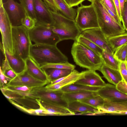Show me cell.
<instances>
[{
	"label": "cell",
	"instance_id": "obj_20",
	"mask_svg": "<svg viewBox=\"0 0 127 127\" xmlns=\"http://www.w3.org/2000/svg\"><path fill=\"white\" fill-rule=\"evenodd\" d=\"M3 54L10 67L17 75L21 74L26 71L25 60L10 54L6 50Z\"/></svg>",
	"mask_w": 127,
	"mask_h": 127
},
{
	"label": "cell",
	"instance_id": "obj_48",
	"mask_svg": "<svg viewBox=\"0 0 127 127\" xmlns=\"http://www.w3.org/2000/svg\"><path fill=\"white\" fill-rule=\"evenodd\" d=\"M88 0L90 1L92 3V2H94L95 0Z\"/></svg>",
	"mask_w": 127,
	"mask_h": 127
},
{
	"label": "cell",
	"instance_id": "obj_12",
	"mask_svg": "<svg viewBox=\"0 0 127 127\" xmlns=\"http://www.w3.org/2000/svg\"><path fill=\"white\" fill-rule=\"evenodd\" d=\"M36 25L52 26L54 20L50 10L42 0H34Z\"/></svg>",
	"mask_w": 127,
	"mask_h": 127
},
{
	"label": "cell",
	"instance_id": "obj_37",
	"mask_svg": "<svg viewBox=\"0 0 127 127\" xmlns=\"http://www.w3.org/2000/svg\"><path fill=\"white\" fill-rule=\"evenodd\" d=\"M35 20L27 15L22 20V25L24 26L29 30L33 28L36 25Z\"/></svg>",
	"mask_w": 127,
	"mask_h": 127
},
{
	"label": "cell",
	"instance_id": "obj_5",
	"mask_svg": "<svg viewBox=\"0 0 127 127\" xmlns=\"http://www.w3.org/2000/svg\"><path fill=\"white\" fill-rule=\"evenodd\" d=\"M29 31L23 25L12 28L13 55L25 60L30 57L32 45Z\"/></svg>",
	"mask_w": 127,
	"mask_h": 127
},
{
	"label": "cell",
	"instance_id": "obj_25",
	"mask_svg": "<svg viewBox=\"0 0 127 127\" xmlns=\"http://www.w3.org/2000/svg\"><path fill=\"white\" fill-rule=\"evenodd\" d=\"M42 69L45 72L50 83L58 79L67 75L73 70L69 69L55 68Z\"/></svg>",
	"mask_w": 127,
	"mask_h": 127
},
{
	"label": "cell",
	"instance_id": "obj_32",
	"mask_svg": "<svg viewBox=\"0 0 127 127\" xmlns=\"http://www.w3.org/2000/svg\"><path fill=\"white\" fill-rule=\"evenodd\" d=\"M104 101L103 98L98 95L95 96L79 101L98 109L103 106Z\"/></svg>",
	"mask_w": 127,
	"mask_h": 127
},
{
	"label": "cell",
	"instance_id": "obj_35",
	"mask_svg": "<svg viewBox=\"0 0 127 127\" xmlns=\"http://www.w3.org/2000/svg\"><path fill=\"white\" fill-rule=\"evenodd\" d=\"M0 67L3 73L12 79L18 75L10 67L7 59L5 57L4 59L3 60L2 66Z\"/></svg>",
	"mask_w": 127,
	"mask_h": 127
},
{
	"label": "cell",
	"instance_id": "obj_23",
	"mask_svg": "<svg viewBox=\"0 0 127 127\" xmlns=\"http://www.w3.org/2000/svg\"><path fill=\"white\" fill-rule=\"evenodd\" d=\"M97 95V92L83 91L64 93L62 97L68 103L74 101L81 100Z\"/></svg>",
	"mask_w": 127,
	"mask_h": 127
},
{
	"label": "cell",
	"instance_id": "obj_38",
	"mask_svg": "<svg viewBox=\"0 0 127 127\" xmlns=\"http://www.w3.org/2000/svg\"><path fill=\"white\" fill-rule=\"evenodd\" d=\"M6 87L8 89L20 92H31L33 88L26 86H7Z\"/></svg>",
	"mask_w": 127,
	"mask_h": 127
},
{
	"label": "cell",
	"instance_id": "obj_3",
	"mask_svg": "<svg viewBox=\"0 0 127 127\" xmlns=\"http://www.w3.org/2000/svg\"><path fill=\"white\" fill-rule=\"evenodd\" d=\"M50 11L54 20L53 24L51 26L52 30L61 41L68 39L76 40L81 32L75 20L67 17L60 12Z\"/></svg>",
	"mask_w": 127,
	"mask_h": 127
},
{
	"label": "cell",
	"instance_id": "obj_50",
	"mask_svg": "<svg viewBox=\"0 0 127 127\" xmlns=\"http://www.w3.org/2000/svg\"></svg>",
	"mask_w": 127,
	"mask_h": 127
},
{
	"label": "cell",
	"instance_id": "obj_45",
	"mask_svg": "<svg viewBox=\"0 0 127 127\" xmlns=\"http://www.w3.org/2000/svg\"><path fill=\"white\" fill-rule=\"evenodd\" d=\"M69 7L78 5L85 0H63Z\"/></svg>",
	"mask_w": 127,
	"mask_h": 127
},
{
	"label": "cell",
	"instance_id": "obj_40",
	"mask_svg": "<svg viewBox=\"0 0 127 127\" xmlns=\"http://www.w3.org/2000/svg\"><path fill=\"white\" fill-rule=\"evenodd\" d=\"M122 22L125 31L127 32V1L126 0L122 15Z\"/></svg>",
	"mask_w": 127,
	"mask_h": 127
},
{
	"label": "cell",
	"instance_id": "obj_28",
	"mask_svg": "<svg viewBox=\"0 0 127 127\" xmlns=\"http://www.w3.org/2000/svg\"><path fill=\"white\" fill-rule=\"evenodd\" d=\"M101 87L89 86L83 85L73 84L65 86L61 89L63 93L90 91L97 92Z\"/></svg>",
	"mask_w": 127,
	"mask_h": 127
},
{
	"label": "cell",
	"instance_id": "obj_24",
	"mask_svg": "<svg viewBox=\"0 0 127 127\" xmlns=\"http://www.w3.org/2000/svg\"><path fill=\"white\" fill-rule=\"evenodd\" d=\"M67 107L74 112H78L83 114L89 112H96L98 114L102 113L97 109L89 106L79 101H77L68 103Z\"/></svg>",
	"mask_w": 127,
	"mask_h": 127
},
{
	"label": "cell",
	"instance_id": "obj_11",
	"mask_svg": "<svg viewBox=\"0 0 127 127\" xmlns=\"http://www.w3.org/2000/svg\"><path fill=\"white\" fill-rule=\"evenodd\" d=\"M80 34L92 41L103 50L114 54L115 50L99 28L83 31L81 32Z\"/></svg>",
	"mask_w": 127,
	"mask_h": 127
},
{
	"label": "cell",
	"instance_id": "obj_43",
	"mask_svg": "<svg viewBox=\"0 0 127 127\" xmlns=\"http://www.w3.org/2000/svg\"><path fill=\"white\" fill-rule=\"evenodd\" d=\"M44 2L49 9L55 12H59L53 0H43Z\"/></svg>",
	"mask_w": 127,
	"mask_h": 127
},
{
	"label": "cell",
	"instance_id": "obj_22",
	"mask_svg": "<svg viewBox=\"0 0 127 127\" xmlns=\"http://www.w3.org/2000/svg\"><path fill=\"white\" fill-rule=\"evenodd\" d=\"M99 71L108 82L115 86L123 80L119 70L110 68L104 64Z\"/></svg>",
	"mask_w": 127,
	"mask_h": 127
},
{
	"label": "cell",
	"instance_id": "obj_1",
	"mask_svg": "<svg viewBox=\"0 0 127 127\" xmlns=\"http://www.w3.org/2000/svg\"><path fill=\"white\" fill-rule=\"evenodd\" d=\"M30 56L40 66L47 64L68 62L67 57L56 45L32 44L30 48Z\"/></svg>",
	"mask_w": 127,
	"mask_h": 127
},
{
	"label": "cell",
	"instance_id": "obj_27",
	"mask_svg": "<svg viewBox=\"0 0 127 127\" xmlns=\"http://www.w3.org/2000/svg\"><path fill=\"white\" fill-rule=\"evenodd\" d=\"M59 12L67 17L75 20L77 15V10L69 7L63 0H53Z\"/></svg>",
	"mask_w": 127,
	"mask_h": 127
},
{
	"label": "cell",
	"instance_id": "obj_31",
	"mask_svg": "<svg viewBox=\"0 0 127 127\" xmlns=\"http://www.w3.org/2000/svg\"><path fill=\"white\" fill-rule=\"evenodd\" d=\"M76 40L83 44L101 56L103 50L89 39L80 34Z\"/></svg>",
	"mask_w": 127,
	"mask_h": 127
},
{
	"label": "cell",
	"instance_id": "obj_52",
	"mask_svg": "<svg viewBox=\"0 0 127 127\" xmlns=\"http://www.w3.org/2000/svg\"></svg>",
	"mask_w": 127,
	"mask_h": 127
},
{
	"label": "cell",
	"instance_id": "obj_42",
	"mask_svg": "<svg viewBox=\"0 0 127 127\" xmlns=\"http://www.w3.org/2000/svg\"><path fill=\"white\" fill-rule=\"evenodd\" d=\"M100 0L101 2L104 3L109 9L115 15L118 16L116 8L113 0Z\"/></svg>",
	"mask_w": 127,
	"mask_h": 127
},
{
	"label": "cell",
	"instance_id": "obj_4",
	"mask_svg": "<svg viewBox=\"0 0 127 127\" xmlns=\"http://www.w3.org/2000/svg\"><path fill=\"white\" fill-rule=\"evenodd\" d=\"M95 9L99 28L107 38L126 32L123 25L117 22L109 14L100 0L92 2Z\"/></svg>",
	"mask_w": 127,
	"mask_h": 127
},
{
	"label": "cell",
	"instance_id": "obj_15",
	"mask_svg": "<svg viewBox=\"0 0 127 127\" xmlns=\"http://www.w3.org/2000/svg\"><path fill=\"white\" fill-rule=\"evenodd\" d=\"M2 93L8 99L12 100L25 107L34 109L39 108V105L36 99L23 96L6 87L4 88Z\"/></svg>",
	"mask_w": 127,
	"mask_h": 127
},
{
	"label": "cell",
	"instance_id": "obj_51",
	"mask_svg": "<svg viewBox=\"0 0 127 127\" xmlns=\"http://www.w3.org/2000/svg\"><path fill=\"white\" fill-rule=\"evenodd\" d=\"M126 0V1H127V0Z\"/></svg>",
	"mask_w": 127,
	"mask_h": 127
},
{
	"label": "cell",
	"instance_id": "obj_14",
	"mask_svg": "<svg viewBox=\"0 0 127 127\" xmlns=\"http://www.w3.org/2000/svg\"><path fill=\"white\" fill-rule=\"evenodd\" d=\"M97 94L104 99L113 102L127 101V95L119 90L116 86L106 84L97 92Z\"/></svg>",
	"mask_w": 127,
	"mask_h": 127
},
{
	"label": "cell",
	"instance_id": "obj_39",
	"mask_svg": "<svg viewBox=\"0 0 127 127\" xmlns=\"http://www.w3.org/2000/svg\"><path fill=\"white\" fill-rule=\"evenodd\" d=\"M119 70L123 80L127 83V66L126 62H120Z\"/></svg>",
	"mask_w": 127,
	"mask_h": 127
},
{
	"label": "cell",
	"instance_id": "obj_16",
	"mask_svg": "<svg viewBox=\"0 0 127 127\" xmlns=\"http://www.w3.org/2000/svg\"><path fill=\"white\" fill-rule=\"evenodd\" d=\"M82 72V77L74 84L101 87L106 85V84L95 71L88 70Z\"/></svg>",
	"mask_w": 127,
	"mask_h": 127
},
{
	"label": "cell",
	"instance_id": "obj_17",
	"mask_svg": "<svg viewBox=\"0 0 127 127\" xmlns=\"http://www.w3.org/2000/svg\"><path fill=\"white\" fill-rule=\"evenodd\" d=\"M43 107L50 112L52 116H66L76 115L67 107L56 103L38 99Z\"/></svg>",
	"mask_w": 127,
	"mask_h": 127
},
{
	"label": "cell",
	"instance_id": "obj_46",
	"mask_svg": "<svg viewBox=\"0 0 127 127\" xmlns=\"http://www.w3.org/2000/svg\"><path fill=\"white\" fill-rule=\"evenodd\" d=\"M117 11V15L122 22V16L119 0H113Z\"/></svg>",
	"mask_w": 127,
	"mask_h": 127
},
{
	"label": "cell",
	"instance_id": "obj_33",
	"mask_svg": "<svg viewBox=\"0 0 127 127\" xmlns=\"http://www.w3.org/2000/svg\"><path fill=\"white\" fill-rule=\"evenodd\" d=\"M19 1L25 9L27 15L34 19L36 21L34 0H19Z\"/></svg>",
	"mask_w": 127,
	"mask_h": 127
},
{
	"label": "cell",
	"instance_id": "obj_21",
	"mask_svg": "<svg viewBox=\"0 0 127 127\" xmlns=\"http://www.w3.org/2000/svg\"><path fill=\"white\" fill-rule=\"evenodd\" d=\"M82 72H80L75 69L69 74L63 77L61 81L47 88L49 90H57L61 89L62 88L75 83L82 77Z\"/></svg>",
	"mask_w": 127,
	"mask_h": 127
},
{
	"label": "cell",
	"instance_id": "obj_41",
	"mask_svg": "<svg viewBox=\"0 0 127 127\" xmlns=\"http://www.w3.org/2000/svg\"><path fill=\"white\" fill-rule=\"evenodd\" d=\"M0 88L6 86L8 83L12 80L5 76L3 73L1 68H0Z\"/></svg>",
	"mask_w": 127,
	"mask_h": 127
},
{
	"label": "cell",
	"instance_id": "obj_6",
	"mask_svg": "<svg viewBox=\"0 0 127 127\" xmlns=\"http://www.w3.org/2000/svg\"><path fill=\"white\" fill-rule=\"evenodd\" d=\"M81 4L77 9L75 20L81 31L99 28L97 12L93 3L89 5Z\"/></svg>",
	"mask_w": 127,
	"mask_h": 127
},
{
	"label": "cell",
	"instance_id": "obj_49",
	"mask_svg": "<svg viewBox=\"0 0 127 127\" xmlns=\"http://www.w3.org/2000/svg\"><path fill=\"white\" fill-rule=\"evenodd\" d=\"M126 62L127 63V57H126Z\"/></svg>",
	"mask_w": 127,
	"mask_h": 127
},
{
	"label": "cell",
	"instance_id": "obj_18",
	"mask_svg": "<svg viewBox=\"0 0 127 127\" xmlns=\"http://www.w3.org/2000/svg\"><path fill=\"white\" fill-rule=\"evenodd\" d=\"M104 100L103 106L98 109L102 114H118L120 112H127V101L113 102Z\"/></svg>",
	"mask_w": 127,
	"mask_h": 127
},
{
	"label": "cell",
	"instance_id": "obj_10",
	"mask_svg": "<svg viewBox=\"0 0 127 127\" xmlns=\"http://www.w3.org/2000/svg\"><path fill=\"white\" fill-rule=\"evenodd\" d=\"M38 98L44 100L53 102L67 107V103L62 98L63 93L61 89L49 90L45 87L33 88L31 92Z\"/></svg>",
	"mask_w": 127,
	"mask_h": 127
},
{
	"label": "cell",
	"instance_id": "obj_9",
	"mask_svg": "<svg viewBox=\"0 0 127 127\" xmlns=\"http://www.w3.org/2000/svg\"><path fill=\"white\" fill-rule=\"evenodd\" d=\"M3 6L12 27L22 25V21L27 15L21 4L14 0H7L3 3Z\"/></svg>",
	"mask_w": 127,
	"mask_h": 127
},
{
	"label": "cell",
	"instance_id": "obj_26",
	"mask_svg": "<svg viewBox=\"0 0 127 127\" xmlns=\"http://www.w3.org/2000/svg\"><path fill=\"white\" fill-rule=\"evenodd\" d=\"M13 105L20 110L31 115L38 116L52 115L51 114L44 108L38 99H36L39 106V108L35 109L27 108L21 106L11 99H8Z\"/></svg>",
	"mask_w": 127,
	"mask_h": 127
},
{
	"label": "cell",
	"instance_id": "obj_19",
	"mask_svg": "<svg viewBox=\"0 0 127 127\" xmlns=\"http://www.w3.org/2000/svg\"><path fill=\"white\" fill-rule=\"evenodd\" d=\"M25 61L26 71L29 74L36 79L50 84L44 71L30 57Z\"/></svg>",
	"mask_w": 127,
	"mask_h": 127
},
{
	"label": "cell",
	"instance_id": "obj_47",
	"mask_svg": "<svg viewBox=\"0 0 127 127\" xmlns=\"http://www.w3.org/2000/svg\"><path fill=\"white\" fill-rule=\"evenodd\" d=\"M120 8L121 10V16L123 12V9L124 7V5L125 1L126 0H119Z\"/></svg>",
	"mask_w": 127,
	"mask_h": 127
},
{
	"label": "cell",
	"instance_id": "obj_13",
	"mask_svg": "<svg viewBox=\"0 0 127 127\" xmlns=\"http://www.w3.org/2000/svg\"><path fill=\"white\" fill-rule=\"evenodd\" d=\"M48 84L46 82L33 77L26 71L12 79L6 86H24L34 88L44 86Z\"/></svg>",
	"mask_w": 127,
	"mask_h": 127
},
{
	"label": "cell",
	"instance_id": "obj_2",
	"mask_svg": "<svg viewBox=\"0 0 127 127\" xmlns=\"http://www.w3.org/2000/svg\"><path fill=\"white\" fill-rule=\"evenodd\" d=\"M71 53L77 65L88 70H99L103 64L101 56L76 40L72 45Z\"/></svg>",
	"mask_w": 127,
	"mask_h": 127
},
{
	"label": "cell",
	"instance_id": "obj_34",
	"mask_svg": "<svg viewBox=\"0 0 127 127\" xmlns=\"http://www.w3.org/2000/svg\"><path fill=\"white\" fill-rule=\"evenodd\" d=\"M127 55V44L118 48L114 54V57L120 62H126Z\"/></svg>",
	"mask_w": 127,
	"mask_h": 127
},
{
	"label": "cell",
	"instance_id": "obj_8",
	"mask_svg": "<svg viewBox=\"0 0 127 127\" xmlns=\"http://www.w3.org/2000/svg\"><path fill=\"white\" fill-rule=\"evenodd\" d=\"M12 28L8 17L3 6L2 0H0V28L1 35L3 54L6 50L13 54Z\"/></svg>",
	"mask_w": 127,
	"mask_h": 127
},
{
	"label": "cell",
	"instance_id": "obj_7",
	"mask_svg": "<svg viewBox=\"0 0 127 127\" xmlns=\"http://www.w3.org/2000/svg\"><path fill=\"white\" fill-rule=\"evenodd\" d=\"M29 32L31 41L35 44L56 45L61 41L53 31L51 26L36 25Z\"/></svg>",
	"mask_w": 127,
	"mask_h": 127
},
{
	"label": "cell",
	"instance_id": "obj_44",
	"mask_svg": "<svg viewBox=\"0 0 127 127\" xmlns=\"http://www.w3.org/2000/svg\"><path fill=\"white\" fill-rule=\"evenodd\" d=\"M117 89L122 93L127 95V83L123 80L116 86Z\"/></svg>",
	"mask_w": 127,
	"mask_h": 127
},
{
	"label": "cell",
	"instance_id": "obj_29",
	"mask_svg": "<svg viewBox=\"0 0 127 127\" xmlns=\"http://www.w3.org/2000/svg\"><path fill=\"white\" fill-rule=\"evenodd\" d=\"M114 54L103 50L101 57L105 65L112 68L119 70L120 62L114 57Z\"/></svg>",
	"mask_w": 127,
	"mask_h": 127
},
{
	"label": "cell",
	"instance_id": "obj_30",
	"mask_svg": "<svg viewBox=\"0 0 127 127\" xmlns=\"http://www.w3.org/2000/svg\"><path fill=\"white\" fill-rule=\"evenodd\" d=\"M107 39L109 44L115 51L119 47L127 43V32Z\"/></svg>",
	"mask_w": 127,
	"mask_h": 127
},
{
	"label": "cell",
	"instance_id": "obj_36",
	"mask_svg": "<svg viewBox=\"0 0 127 127\" xmlns=\"http://www.w3.org/2000/svg\"><path fill=\"white\" fill-rule=\"evenodd\" d=\"M42 69L47 68H55L59 69H69L73 70L75 66L68 62L64 63L49 64L41 65L40 66Z\"/></svg>",
	"mask_w": 127,
	"mask_h": 127
}]
</instances>
